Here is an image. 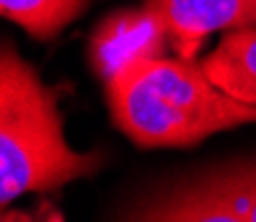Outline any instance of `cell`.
Wrapping results in <instances>:
<instances>
[{
    "instance_id": "1",
    "label": "cell",
    "mask_w": 256,
    "mask_h": 222,
    "mask_svg": "<svg viewBox=\"0 0 256 222\" xmlns=\"http://www.w3.org/2000/svg\"><path fill=\"white\" fill-rule=\"evenodd\" d=\"M112 123L139 147H192L211 134L256 123V107L222 91L187 57H158L104 83Z\"/></svg>"
},
{
    "instance_id": "2",
    "label": "cell",
    "mask_w": 256,
    "mask_h": 222,
    "mask_svg": "<svg viewBox=\"0 0 256 222\" xmlns=\"http://www.w3.org/2000/svg\"><path fill=\"white\" fill-rule=\"evenodd\" d=\"M62 86H48L11 41H0V206L94 177L104 155L78 153L64 139Z\"/></svg>"
},
{
    "instance_id": "3",
    "label": "cell",
    "mask_w": 256,
    "mask_h": 222,
    "mask_svg": "<svg viewBox=\"0 0 256 222\" xmlns=\"http://www.w3.org/2000/svg\"><path fill=\"white\" fill-rule=\"evenodd\" d=\"M120 219L256 222V163H235L179 179L120 211Z\"/></svg>"
},
{
    "instance_id": "4",
    "label": "cell",
    "mask_w": 256,
    "mask_h": 222,
    "mask_svg": "<svg viewBox=\"0 0 256 222\" xmlns=\"http://www.w3.org/2000/svg\"><path fill=\"white\" fill-rule=\"evenodd\" d=\"M171 51V30L166 17L144 0L136 9H118L104 17L88 38V65L102 83L147 59Z\"/></svg>"
},
{
    "instance_id": "5",
    "label": "cell",
    "mask_w": 256,
    "mask_h": 222,
    "mask_svg": "<svg viewBox=\"0 0 256 222\" xmlns=\"http://www.w3.org/2000/svg\"><path fill=\"white\" fill-rule=\"evenodd\" d=\"M166 17L171 51L192 59L214 33L256 27V0H147Z\"/></svg>"
},
{
    "instance_id": "6",
    "label": "cell",
    "mask_w": 256,
    "mask_h": 222,
    "mask_svg": "<svg viewBox=\"0 0 256 222\" xmlns=\"http://www.w3.org/2000/svg\"><path fill=\"white\" fill-rule=\"evenodd\" d=\"M200 67L222 91L256 107V27L224 33Z\"/></svg>"
},
{
    "instance_id": "7",
    "label": "cell",
    "mask_w": 256,
    "mask_h": 222,
    "mask_svg": "<svg viewBox=\"0 0 256 222\" xmlns=\"http://www.w3.org/2000/svg\"><path fill=\"white\" fill-rule=\"evenodd\" d=\"M88 6L91 0H0V17L16 22L35 41H51Z\"/></svg>"
}]
</instances>
